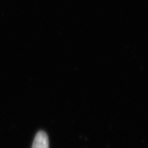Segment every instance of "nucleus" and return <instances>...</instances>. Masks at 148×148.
<instances>
[{"label":"nucleus","mask_w":148,"mask_h":148,"mask_svg":"<svg viewBox=\"0 0 148 148\" xmlns=\"http://www.w3.org/2000/svg\"><path fill=\"white\" fill-rule=\"evenodd\" d=\"M32 148H49V140L45 132L40 131L37 133Z\"/></svg>","instance_id":"obj_1"}]
</instances>
